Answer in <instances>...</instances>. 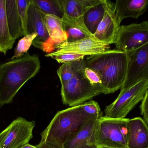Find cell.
Masks as SVG:
<instances>
[{
  "mask_svg": "<svg viewBox=\"0 0 148 148\" xmlns=\"http://www.w3.org/2000/svg\"><path fill=\"white\" fill-rule=\"evenodd\" d=\"M36 6L46 14L53 15L61 18L64 16L61 0H31Z\"/></svg>",
  "mask_w": 148,
  "mask_h": 148,
  "instance_id": "cell-22",
  "label": "cell"
},
{
  "mask_svg": "<svg viewBox=\"0 0 148 148\" xmlns=\"http://www.w3.org/2000/svg\"><path fill=\"white\" fill-rule=\"evenodd\" d=\"M36 147L39 148H62L57 145L48 142H40L38 145H36Z\"/></svg>",
  "mask_w": 148,
  "mask_h": 148,
  "instance_id": "cell-31",
  "label": "cell"
},
{
  "mask_svg": "<svg viewBox=\"0 0 148 148\" xmlns=\"http://www.w3.org/2000/svg\"><path fill=\"white\" fill-rule=\"evenodd\" d=\"M82 109L84 113L90 116H103L99 104L94 101H90L81 104Z\"/></svg>",
  "mask_w": 148,
  "mask_h": 148,
  "instance_id": "cell-28",
  "label": "cell"
},
{
  "mask_svg": "<svg viewBox=\"0 0 148 148\" xmlns=\"http://www.w3.org/2000/svg\"><path fill=\"white\" fill-rule=\"evenodd\" d=\"M21 148H39L36 147V146H32V145H30V144H28L27 145H25V146L23 147H22Z\"/></svg>",
  "mask_w": 148,
  "mask_h": 148,
  "instance_id": "cell-32",
  "label": "cell"
},
{
  "mask_svg": "<svg viewBox=\"0 0 148 148\" xmlns=\"http://www.w3.org/2000/svg\"><path fill=\"white\" fill-rule=\"evenodd\" d=\"M102 116H93L81 127L72 133L67 139L62 148H99L91 143L96 124Z\"/></svg>",
  "mask_w": 148,
  "mask_h": 148,
  "instance_id": "cell-14",
  "label": "cell"
},
{
  "mask_svg": "<svg viewBox=\"0 0 148 148\" xmlns=\"http://www.w3.org/2000/svg\"><path fill=\"white\" fill-rule=\"evenodd\" d=\"M101 148H110L105 147H101Z\"/></svg>",
  "mask_w": 148,
  "mask_h": 148,
  "instance_id": "cell-35",
  "label": "cell"
},
{
  "mask_svg": "<svg viewBox=\"0 0 148 148\" xmlns=\"http://www.w3.org/2000/svg\"><path fill=\"white\" fill-rule=\"evenodd\" d=\"M148 42V21L133 23L119 27L115 41V49L129 52Z\"/></svg>",
  "mask_w": 148,
  "mask_h": 148,
  "instance_id": "cell-7",
  "label": "cell"
},
{
  "mask_svg": "<svg viewBox=\"0 0 148 148\" xmlns=\"http://www.w3.org/2000/svg\"><path fill=\"white\" fill-rule=\"evenodd\" d=\"M104 16L94 34L97 41L110 45L114 43L120 25L116 21L115 3L110 1L102 0Z\"/></svg>",
  "mask_w": 148,
  "mask_h": 148,
  "instance_id": "cell-12",
  "label": "cell"
},
{
  "mask_svg": "<svg viewBox=\"0 0 148 148\" xmlns=\"http://www.w3.org/2000/svg\"><path fill=\"white\" fill-rule=\"evenodd\" d=\"M141 114L143 116L144 120L148 118V89L142 101L140 107Z\"/></svg>",
  "mask_w": 148,
  "mask_h": 148,
  "instance_id": "cell-30",
  "label": "cell"
},
{
  "mask_svg": "<svg viewBox=\"0 0 148 148\" xmlns=\"http://www.w3.org/2000/svg\"><path fill=\"white\" fill-rule=\"evenodd\" d=\"M127 53V73L121 90L127 89L140 81L148 80V42Z\"/></svg>",
  "mask_w": 148,
  "mask_h": 148,
  "instance_id": "cell-9",
  "label": "cell"
},
{
  "mask_svg": "<svg viewBox=\"0 0 148 148\" xmlns=\"http://www.w3.org/2000/svg\"><path fill=\"white\" fill-rule=\"evenodd\" d=\"M93 116L84 112L81 104L57 112L41 133L40 142H48L62 148L69 136Z\"/></svg>",
  "mask_w": 148,
  "mask_h": 148,
  "instance_id": "cell-2",
  "label": "cell"
},
{
  "mask_svg": "<svg viewBox=\"0 0 148 148\" xmlns=\"http://www.w3.org/2000/svg\"><path fill=\"white\" fill-rule=\"evenodd\" d=\"M18 12L21 18L22 26L23 35H27L28 13L31 0H17Z\"/></svg>",
  "mask_w": 148,
  "mask_h": 148,
  "instance_id": "cell-25",
  "label": "cell"
},
{
  "mask_svg": "<svg viewBox=\"0 0 148 148\" xmlns=\"http://www.w3.org/2000/svg\"><path fill=\"white\" fill-rule=\"evenodd\" d=\"M36 36V33H32L25 36L20 39L15 48L14 54L10 60L21 58L27 53V51L33 44V41Z\"/></svg>",
  "mask_w": 148,
  "mask_h": 148,
  "instance_id": "cell-24",
  "label": "cell"
},
{
  "mask_svg": "<svg viewBox=\"0 0 148 148\" xmlns=\"http://www.w3.org/2000/svg\"><path fill=\"white\" fill-rule=\"evenodd\" d=\"M63 28L68 35L67 40L66 42H74L89 37L84 32L75 27L69 26L63 23Z\"/></svg>",
  "mask_w": 148,
  "mask_h": 148,
  "instance_id": "cell-26",
  "label": "cell"
},
{
  "mask_svg": "<svg viewBox=\"0 0 148 148\" xmlns=\"http://www.w3.org/2000/svg\"><path fill=\"white\" fill-rule=\"evenodd\" d=\"M46 14L40 10L31 0L28 13L27 34L36 33L37 36L33 42L35 47L44 51L49 39L44 22Z\"/></svg>",
  "mask_w": 148,
  "mask_h": 148,
  "instance_id": "cell-13",
  "label": "cell"
},
{
  "mask_svg": "<svg viewBox=\"0 0 148 148\" xmlns=\"http://www.w3.org/2000/svg\"><path fill=\"white\" fill-rule=\"evenodd\" d=\"M0 148H1V147H0Z\"/></svg>",
  "mask_w": 148,
  "mask_h": 148,
  "instance_id": "cell-36",
  "label": "cell"
},
{
  "mask_svg": "<svg viewBox=\"0 0 148 148\" xmlns=\"http://www.w3.org/2000/svg\"><path fill=\"white\" fill-rule=\"evenodd\" d=\"M110 45L95 39L87 37L72 43L64 42L56 47V50L46 55L47 57H51L64 54H77L88 56L103 53L108 50Z\"/></svg>",
  "mask_w": 148,
  "mask_h": 148,
  "instance_id": "cell-11",
  "label": "cell"
},
{
  "mask_svg": "<svg viewBox=\"0 0 148 148\" xmlns=\"http://www.w3.org/2000/svg\"><path fill=\"white\" fill-rule=\"evenodd\" d=\"M113 51L114 50H108L103 53L88 56L84 59L85 67L93 70L100 75L107 67Z\"/></svg>",
  "mask_w": 148,
  "mask_h": 148,
  "instance_id": "cell-21",
  "label": "cell"
},
{
  "mask_svg": "<svg viewBox=\"0 0 148 148\" xmlns=\"http://www.w3.org/2000/svg\"><path fill=\"white\" fill-rule=\"evenodd\" d=\"M45 25L49 35V39L44 52L52 53L57 45L66 42L67 34L63 28L62 18L50 14H45Z\"/></svg>",
  "mask_w": 148,
  "mask_h": 148,
  "instance_id": "cell-16",
  "label": "cell"
},
{
  "mask_svg": "<svg viewBox=\"0 0 148 148\" xmlns=\"http://www.w3.org/2000/svg\"><path fill=\"white\" fill-rule=\"evenodd\" d=\"M85 64L61 89L63 104L70 107L78 106L101 94H105L103 86L93 85L84 73Z\"/></svg>",
  "mask_w": 148,
  "mask_h": 148,
  "instance_id": "cell-4",
  "label": "cell"
},
{
  "mask_svg": "<svg viewBox=\"0 0 148 148\" xmlns=\"http://www.w3.org/2000/svg\"><path fill=\"white\" fill-rule=\"evenodd\" d=\"M115 3L116 17L120 26L125 18L138 19L148 8V0H116Z\"/></svg>",
  "mask_w": 148,
  "mask_h": 148,
  "instance_id": "cell-17",
  "label": "cell"
},
{
  "mask_svg": "<svg viewBox=\"0 0 148 148\" xmlns=\"http://www.w3.org/2000/svg\"><path fill=\"white\" fill-rule=\"evenodd\" d=\"M2 72V67L1 66V65H0V75H1V73Z\"/></svg>",
  "mask_w": 148,
  "mask_h": 148,
  "instance_id": "cell-34",
  "label": "cell"
},
{
  "mask_svg": "<svg viewBox=\"0 0 148 148\" xmlns=\"http://www.w3.org/2000/svg\"><path fill=\"white\" fill-rule=\"evenodd\" d=\"M7 22L11 37L15 40L23 35L22 26L18 12L17 0H5Z\"/></svg>",
  "mask_w": 148,
  "mask_h": 148,
  "instance_id": "cell-18",
  "label": "cell"
},
{
  "mask_svg": "<svg viewBox=\"0 0 148 148\" xmlns=\"http://www.w3.org/2000/svg\"><path fill=\"white\" fill-rule=\"evenodd\" d=\"M0 107L11 103L22 87L40 71V63L36 55L29 53L18 59L1 64Z\"/></svg>",
  "mask_w": 148,
  "mask_h": 148,
  "instance_id": "cell-1",
  "label": "cell"
},
{
  "mask_svg": "<svg viewBox=\"0 0 148 148\" xmlns=\"http://www.w3.org/2000/svg\"><path fill=\"white\" fill-rule=\"evenodd\" d=\"M100 1L101 0H61L64 13L63 23L77 28L90 38L96 40L86 28L84 17L88 10Z\"/></svg>",
  "mask_w": 148,
  "mask_h": 148,
  "instance_id": "cell-10",
  "label": "cell"
},
{
  "mask_svg": "<svg viewBox=\"0 0 148 148\" xmlns=\"http://www.w3.org/2000/svg\"><path fill=\"white\" fill-rule=\"evenodd\" d=\"M35 126L34 121H28L20 117L0 133V147L21 148L29 144L33 138Z\"/></svg>",
  "mask_w": 148,
  "mask_h": 148,
  "instance_id": "cell-8",
  "label": "cell"
},
{
  "mask_svg": "<svg viewBox=\"0 0 148 148\" xmlns=\"http://www.w3.org/2000/svg\"><path fill=\"white\" fill-rule=\"evenodd\" d=\"M84 63V59L80 61L63 63L57 71L61 86L69 81Z\"/></svg>",
  "mask_w": 148,
  "mask_h": 148,
  "instance_id": "cell-23",
  "label": "cell"
},
{
  "mask_svg": "<svg viewBox=\"0 0 148 148\" xmlns=\"http://www.w3.org/2000/svg\"><path fill=\"white\" fill-rule=\"evenodd\" d=\"M129 119L101 116L97 122L91 143L99 148H128L127 127Z\"/></svg>",
  "mask_w": 148,
  "mask_h": 148,
  "instance_id": "cell-3",
  "label": "cell"
},
{
  "mask_svg": "<svg viewBox=\"0 0 148 148\" xmlns=\"http://www.w3.org/2000/svg\"><path fill=\"white\" fill-rule=\"evenodd\" d=\"M102 0L88 10L84 14V21L87 29L94 35L104 16Z\"/></svg>",
  "mask_w": 148,
  "mask_h": 148,
  "instance_id": "cell-20",
  "label": "cell"
},
{
  "mask_svg": "<svg viewBox=\"0 0 148 148\" xmlns=\"http://www.w3.org/2000/svg\"><path fill=\"white\" fill-rule=\"evenodd\" d=\"M127 69V52L114 49L107 67L100 75L105 94L121 89L126 81Z\"/></svg>",
  "mask_w": 148,
  "mask_h": 148,
  "instance_id": "cell-6",
  "label": "cell"
},
{
  "mask_svg": "<svg viewBox=\"0 0 148 148\" xmlns=\"http://www.w3.org/2000/svg\"><path fill=\"white\" fill-rule=\"evenodd\" d=\"M148 89V80H143L125 90H121L114 102L104 109V117L124 119L142 101Z\"/></svg>",
  "mask_w": 148,
  "mask_h": 148,
  "instance_id": "cell-5",
  "label": "cell"
},
{
  "mask_svg": "<svg viewBox=\"0 0 148 148\" xmlns=\"http://www.w3.org/2000/svg\"><path fill=\"white\" fill-rule=\"evenodd\" d=\"M144 121H145V122L146 123H147V125L148 126V118H147V119H146V120H145Z\"/></svg>",
  "mask_w": 148,
  "mask_h": 148,
  "instance_id": "cell-33",
  "label": "cell"
},
{
  "mask_svg": "<svg viewBox=\"0 0 148 148\" xmlns=\"http://www.w3.org/2000/svg\"><path fill=\"white\" fill-rule=\"evenodd\" d=\"M85 56H86L80 54L68 53L53 56L51 57L55 59L59 63L63 64L82 61L84 59Z\"/></svg>",
  "mask_w": 148,
  "mask_h": 148,
  "instance_id": "cell-27",
  "label": "cell"
},
{
  "mask_svg": "<svg viewBox=\"0 0 148 148\" xmlns=\"http://www.w3.org/2000/svg\"><path fill=\"white\" fill-rule=\"evenodd\" d=\"M5 0H0V53L4 55L13 48L15 40L11 37L7 22Z\"/></svg>",
  "mask_w": 148,
  "mask_h": 148,
  "instance_id": "cell-19",
  "label": "cell"
},
{
  "mask_svg": "<svg viewBox=\"0 0 148 148\" xmlns=\"http://www.w3.org/2000/svg\"><path fill=\"white\" fill-rule=\"evenodd\" d=\"M128 148H148V126L141 117L129 119L127 123Z\"/></svg>",
  "mask_w": 148,
  "mask_h": 148,
  "instance_id": "cell-15",
  "label": "cell"
},
{
  "mask_svg": "<svg viewBox=\"0 0 148 148\" xmlns=\"http://www.w3.org/2000/svg\"><path fill=\"white\" fill-rule=\"evenodd\" d=\"M84 73L85 77L92 85L103 86L100 75L93 70L85 66L84 69Z\"/></svg>",
  "mask_w": 148,
  "mask_h": 148,
  "instance_id": "cell-29",
  "label": "cell"
}]
</instances>
